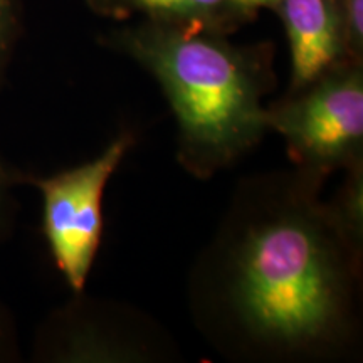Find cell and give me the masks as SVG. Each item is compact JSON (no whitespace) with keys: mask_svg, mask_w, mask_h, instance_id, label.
<instances>
[{"mask_svg":"<svg viewBox=\"0 0 363 363\" xmlns=\"http://www.w3.org/2000/svg\"><path fill=\"white\" fill-rule=\"evenodd\" d=\"M108 44L160 83L179 123L182 160L194 174L222 169L269 130L266 45H234L224 34L145 19L113 30Z\"/></svg>","mask_w":363,"mask_h":363,"instance_id":"6da1fadb","label":"cell"},{"mask_svg":"<svg viewBox=\"0 0 363 363\" xmlns=\"http://www.w3.org/2000/svg\"><path fill=\"white\" fill-rule=\"evenodd\" d=\"M340 244L328 216L316 212H288L254 225L239 246L230 284L240 323L286 348L330 340L347 308Z\"/></svg>","mask_w":363,"mask_h":363,"instance_id":"7a4b0ae2","label":"cell"},{"mask_svg":"<svg viewBox=\"0 0 363 363\" xmlns=\"http://www.w3.org/2000/svg\"><path fill=\"white\" fill-rule=\"evenodd\" d=\"M267 128L288 143L289 155L316 174L362 163L363 72L348 62L266 108Z\"/></svg>","mask_w":363,"mask_h":363,"instance_id":"3957f363","label":"cell"},{"mask_svg":"<svg viewBox=\"0 0 363 363\" xmlns=\"http://www.w3.org/2000/svg\"><path fill=\"white\" fill-rule=\"evenodd\" d=\"M133 143L120 135L93 160L49 177L26 175L43 199V230L54 264L72 291L81 293L103 234V194Z\"/></svg>","mask_w":363,"mask_h":363,"instance_id":"277c9868","label":"cell"},{"mask_svg":"<svg viewBox=\"0 0 363 363\" xmlns=\"http://www.w3.org/2000/svg\"><path fill=\"white\" fill-rule=\"evenodd\" d=\"M291 51V93L315 83L326 72L353 62L337 0H276ZM358 65V62H355Z\"/></svg>","mask_w":363,"mask_h":363,"instance_id":"5b68a950","label":"cell"},{"mask_svg":"<svg viewBox=\"0 0 363 363\" xmlns=\"http://www.w3.org/2000/svg\"><path fill=\"white\" fill-rule=\"evenodd\" d=\"M140 13L145 21L229 34V0H123L118 19Z\"/></svg>","mask_w":363,"mask_h":363,"instance_id":"8992f818","label":"cell"},{"mask_svg":"<svg viewBox=\"0 0 363 363\" xmlns=\"http://www.w3.org/2000/svg\"><path fill=\"white\" fill-rule=\"evenodd\" d=\"M350 179L340 195L337 206L328 212V219L347 246L355 249L362 240L363 230V177L362 163L350 169Z\"/></svg>","mask_w":363,"mask_h":363,"instance_id":"52a82bcc","label":"cell"},{"mask_svg":"<svg viewBox=\"0 0 363 363\" xmlns=\"http://www.w3.org/2000/svg\"><path fill=\"white\" fill-rule=\"evenodd\" d=\"M22 33L21 0H0V88L6 81Z\"/></svg>","mask_w":363,"mask_h":363,"instance_id":"ba28073f","label":"cell"},{"mask_svg":"<svg viewBox=\"0 0 363 363\" xmlns=\"http://www.w3.org/2000/svg\"><path fill=\"white\" fill-rule=\"evenodd\" d=\"M347 38L348 56L362 65L363 56V0H337Z\"/></svg>","mask_w":363,"mask_h":363,"instance_id":"9c48e42d","label":"cell"},{"mask_svg":"<svg viewBox=\"0 0 363 363\" xmlns=\"http://www.w3.org/2000/svg\"><path fill=\"white\" fill-rule=\"evenodd\" d=\"M26 174L11 169L6 162L0 158V238L6 234L9 222L12 216V189L16 185L24 184Z\"/></svg>","mask_w":363,"mask_h":363,"instance_id":"30bf717a","label":"cell"},{"mask_svg":"<svg viewBox=\"0 0 363 363\" xmlns=\"http://www.w3.org/2000/svg\"><path fill=\"white\" fill-rule=\"evenodd\" d=\"M276 0H229V16L234 30L257 16L261 9H271Z\"/></svg>","mask_w":363,"mask_h":363,"instance_id":"8fae6325","label":"cell"},{"mask_svg":"<svg viewBox=\"0 0 363 363\" xmlns=\"http://www.w3.org/2000/svg\"><path fill=\"white\" fill-rule=\"evenodd\" d=\"M88 6L93 9L94 12L104 17H113L118 19L120 16V7L123 0H86Z\"/></svg>","mask_w":363,"mask_h":363,"instance_id":"7c38bea8","label":"cell"},{"mask_svg":"<svg viewBox=\"0 0 363 363\" xmlns=\"http://www.w3.org/2000/svg\"><path fill=\"white\" fill-rule=\"evenodd\" d=\"M12 353V331L7 318L0 310V360Z\"/></svg>","mask_w":363,"mask_h":363,"instance_id":"4fadbf2b","label":"cell"}]
</instances>
